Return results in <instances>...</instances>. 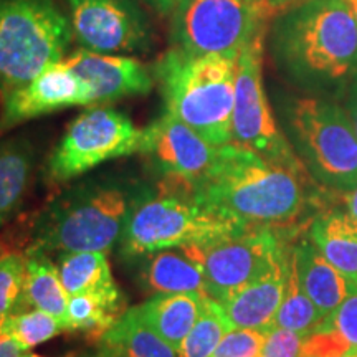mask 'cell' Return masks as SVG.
Masks as SVG:
<instances>
[{"instance_id": "d6a6232c", "label": "cell", "mask_w": 357, "mask_h": 357, "mask_svg": "<svg viewBox=\"0 0 357 357\" xmlns=\"http://www.w3.org/2000/svg\"><path fill=\"white\" fill-rule=\"evenodd\" d=\"M306 334L291 331V329L271 326L266 331L263 357H300L303 341Z\"/></svg>"}, {"instance_id": "e575fe53", "label": "cell", "mask_w": 357, "mask_h": 357, "mask_svg": "<svg viewBox=\"0 0 357 357\" xmlns=\"http://www.w3.org/2000/svg\"><path fill=\"white\" fill-rule=\"evenodd\" d=\"M25 351L12 337L0 334V357H22Z\"/></svg>"}, {"instance_id": "44dd1931", "label": "cell", "mask_w": 357, "mask_h": 357, "mask_svg": "<svg viewBox=\"0 0 357 357\" xmlns=\"http://www.w3.org/2000/svg\"><path fill=\"white\" fill-rule=\"evenodd\" d=\"M126 303L118 284L101 291L70 296L65 331H83L100 339L126 312Z\"/></svg>"}, {"instance_id": "ab89813d", "label": "cell", "mask_w": 357, "mask_h": 357, "mask_svg": "<svg viewBox=\"0 0 357 357\" xmlns=\"http://www.w3.org/2000/svg\"><path fill=\"white\" fill-rule=\"evenodd\" d=\"M93 357H114V356H113V354H111V352H108V351L101 349V352H100V354H96V356H93Z\"/></svg>"}, {"instance_id": "7a4b0ae2", "label": "cell", "mask_w": 357, "mask_h": 357, "mask_svg": "<svg viewBox=\"0 0 357 357\" xmlns=\"http://www.w3.org/2000/svg\"><path fill=\"white\" fill-rule=\"evenodd\" d=\"M192 189L218 215L243 229L288 225L305 208L300 172L235 142L217 147L212 166Z\"/></svg>"}, {"instance_id": "4dcf8cb0", "label": "cell", "mask_w": 357, "mask_h": 357, "mask_svg": "<svg viewBox=\"0 0 357 357\" xmlns=\"http://www.w3.org/2000/svg\"><path fill=\"white\" fill-rule=\"evenodd\" d=\"M352 351L354 349L341 334L318 326L305 336L300 357H342Z\"/></svg>"}, {"instance_id": "277c9868", "label": "cell", "mask_w": 357, "mask_h": 357, "mask_svg": "<svg viewBox=\"0 0 357 357\" xmlns=\"http://www.w3.org/2000/svg\"><path fill=\"white\" fill-rule=\"evenodd\" d=\"M71 40L55 0H0V96L63 60Z\"/></svg>"}, {"instance_id": "7bdbcfd3", "label": "cell", "mask_w": 357, "mask_h": 357, "mask_svg": "<svg viewBox=\"0 0 357 357\" xmlns=\"http://www.w3.org/2000/svg\"><path fill=\"white\" fill-rule=\"evenodd\" d=\"M258 357H263V356H258Z\"/></svg>"}, {"instance_id": "1f68e13d", "label": "cell", "mask_w": 357, "mask_h": 357, "mask_svg": "<svg viewBox=\"0 0 357 357\" xmlns=\"http://www.w3.org/2000/svg\"><path fill=\"white\" fill-rule=\"evenodd\" d=\"M319 326L339 333L352 349L357 351V291L346 298L331 314L326 316Z\"/></svg>"}, {"instance_id": "8992f818", "label": "cell", "mask_w": 357, "mask_h": 357, "mask_svg": "<svg viewBox=\"0 0 357 357\" xmlns=\"http://www.w3.org/2000/svg\"><path fill=\"white\" fill-rule=\"evenodd\" d=\"M280 10L271 0H176L172 47L190 55L238 58L253 40L268 33Z\"/></svg>"}, {"instance_id": "e0dca14e", "label": "cell", "mask_w": 357, "mask_h": 357, "mask_svg": "<svg viewBox=\"0 0 357 357\" xmlns=\"http://www.w3.org/2000/svg\"><path fill=\"white\" fill-rule=\"evenodd\" d=\"M293 252L303 288L323 318L331 314L346 298L357 291L354 284L333 263L326 260L310 238L294 245Z\"/></svg>"}, {"instance_id": "ffe728a7", "label": "cell", "mask_w": 357, "mask_h": 357, "mask_svg": "<svg viewBox=\"0 0 357 357\" xmlns=\"http://www.w3.org/2000/svg\"><path fill=\"white\" fill-rule=\"evenodd\" d=\"M205 298L204 294H155L136 310L141 319L177 352L197 323Z\"/></svg>"}, {"instance_id": "b9f144b4", "label": "cell", "mask_w": 357, "mask_h": 357, "mask_svg": "<svg viewBox=\"0 0 357 357\" xmlns=\"http://www.w3.org/2000/svg\"><path fill=\"white\" fill-rule=\"evenodd\" d=\"M22 357H43V356H38V354H24Z\"/></svg>"}, {"instance_id": "ee69618b", "label": "cell", "mask_w": 357, "mask_h": 357, "mask_svg": "<svg viewBox=\"0 0 357 357\" xmlns=\"http://www.w3.org/2000/svg\"><path fill=\"white\" fill-rule=\"evenodd\" d=\"M0 319H2V318H0Z\"/></svg>"}, {"instance_id": "74e56055", "label": "cell", "mask_w": 357, "mask_h": 357, "mask_svg": "<svg viewBox=\"0 0 357 357\" xmlns=\"http://www.w3.org/2000/svg\"><path fill=\"white\" fill-rule=\"evenodd\" d=\"M271 2L275 3V6H278V7H287V6H291V3H294V2H300V0H271Z\"/></svg>"}, {"instance_id": "8fae6325", "label": "cell", "mask_w": 357, "mask_h": 357, "mask_svg": "<svg viewBox=\"0 0 357 357\" xmlns=\"http://www.w3.org/2000/svg\"><path fill=\"white\" fill-rule=\"evenodd\" d=\"M181 250L202 268L207 296L222 305L260 275L284 247L273 229L258 227L231 231L205 243L185 245Z\"/></svg>"}, {"instance_id": "ac0fdd59", "label": "cell", "mask_w": 357, "mask_h": 357, "mask_svg": "<svg viewBox=\"0 0 357 357\" xmlns=\"http://www.w3.org/2000/svg\"><path fill=\"white\" fill-rule=\"evenodd\" d=\"M307 238L357 288V218L336 208L323 212L312 220Z\"/></svg>"}, {"instance_id": "2e32d148", "label": "cell", "mask_w": 357, "mask_h": 357, "mask_svg": "<svg viewBox=\"0 0 357 357\" xmlns=\"http://www.w3.org/2000/svg\"><path fill=\"white\" fill-rule=\"evenodd\" d=\"M287 268L288 250L284 248L260 275L222 303L231 328L268 331L273 326L283 300Z\"/></svg>"}, {"instance_id": "60d3db41", "label": "cell", "mask_w": 357, "mask_h": 357, "mask_svg": "<svg viewBox=\"0 0 357 357\" xmlns=\"http://www.w3.org/2000/svg\"><path fill=\"white\" fill-rule=\"evenodd\" d=\"M342 357H357V351H352V352H349V354H346Z\"/></svg>"}, {"instance_id": "8d00e7d4", "label": "cell", "mask_w": 357, "mask_h": 357, "mask_svg": "<svg viewBox=\"0 0 357 357\" xmlns=\"http://www.w3.org/2000/svg\"><path fill=\"white\" fill-rule=\"evenodd\" d=\"M346 207L347 212L357 218V185L352 190L346 192Z\"/></svg>"}, {"instance_id": "f1b7e54d", "label": "cell", "mask_w": 357, "mask_h": 357, "mask_svg": "<svg viewBox=\"0 0 357 357\" xmlns=\"http://www.w3.org/2000/svg\"><path fill=\"white\" fill-rule=\"evenodd\" d=\"M25 253L0 255V318L17 312L24 294Z\"/></svg>"}, {"instance_id": "5b68a950", "label": "cell", "mask_w": 357, "mask_h": 357, "mask_svg": "<svg viewBox=\"0 0 357 357\" xmlns=\"http://www.w3.org/2000/svg\"><path fill=\"white\" fill-rule=\"evenodd\" d=\"M243 230L197 197L192 184L174 178V189L146 200L131 211L121 235L123 253L139 257L160 250L205 243Z\"/></svg>"}, {"instance_id": "d4e9b609", "label": "cell", "mask_w": 357, "mask_h": 357, "mask_svg": "<svg viewBox=\"0 0 357 357\" xmlns=\"http://www.w3.org/2000/svg\"><path fill=\"white\" fill-rule=\"evenodd\" d=\"M58 270L70 296L116 287L113 275H111L108 253H66L60 260Z\"/></svg>"}, {"instance_id": "9a60e30c", "label": "cell", "mask_w": 357, "mask_h": 357, "mask_svg": "<svg viewBox=\"0 0 357 357\" xmlns=\"http://www.w3.org/2000/svg\"><path fill=\"white\" fill-rule=\"evenodd\" d=\"M63 61L89 88L91 106L126 96L147 95L154 84L149 70L132 56L79 48L73 55L63 58Z\"/></svg>"}, {"instance_id": "5bb4252c", "label": "cell", "mask_w": 357, "mask_h": 357, "mask_svg": "<svg viewBox=\"0 0 357 357\" xmlns=\"http://www.w3.org/2000/svg\"><path fill=\"white\" fill-rule=\"evenodd\" d=\"M142 153L153 155L171 178L195 184L212 166L217 147L164 109L155 121L144 128Z\"/></svg>"}, {"instance_id": "d590c367", "label": "cell", "mask_w": 357, "mask_h": 357, "mask_svg": "<svg viewBox=\"0 0 357 357\" xmlns=\"http://www.w3.org/2000/svg\"><path fill=\"white\" fill-rule=\"evenodd\" d=\"M149 7H153L155 12H159L160 15H167L172 13L174 6H176V0H144Z\"/></svg>"}, {"instance_id": "30bf717a", "label": "cell", "mask_w": 357, "mask_h": 357, "mask_svg": "<svg viewBox=\"0 0 357 357\" xmlns=\"http://www.w3.org/2000/svg\"><path fill=\"white\" fill-rule=\"evenodd\" d=\"M129 200L119 189H98L71 202L52 217L30 248L42 252L109 253L121 238L129 217Z\"/></svg>"}, {"instance_id": "6da1fadb", "label": "cell", "mask_w": 357, "mask_h": 357, "mask_svg": "<svg viewBox=\"0 0 357 357\" xmlns=\"http://www.w3.org/2000/svg\"><path fill=\"white\" fill-rule=\"evenodd\" d=\"M266 40L280 68L303 86H346L357 70V20L346 0H300L283 7Z\"/></svg>"}, {"instance_id": "603a6c76", "label": "cell", "mask_w": 357, "mask_h": 357, "mask_svg": "<svg viewBox=\"0 0 357 357\" xmlns=\"http://www.w3.org/2000/svg\"><path fill=\"white\" fill-rule=\"evenodd\" d=\"M146 283L155 294H204L205 276L199 263L171 250L155 252L146 268Z\"/></svg>"}, {"instance_id": "d6986e66", "label": "cell", "mask_w": 357, "mask_h": 357, "mask_svg": "<svg viewBox=\"0 0 357 357\" xmlns=\"http://www.w3.org/2000/svg\"><path fill=\"white\" fill-rule=\"evenodd\" d=\"M70 294L63 287L60 270L48 255L38 248H29L25 253V283L19 305L20 312L26 307L42 310L55 316L65 329Z\"/></svg>"}, {"instance_id": "cb8c5ba5", "label": "cell", "mask_w": 357, "mask_h": 357, "mask_svg": "<svg viewBox=\"0 0 357 357\" xmlns=\"http://www.w3.org/2000/svg\"><path fill=\"white\" fill-rule=\"evenodd\" d=\"M32 164L33 151L29 141L15 137L0 142V225L20 207L30 184Z\"/></svg>"}, {"instance_id": "9c48e42d", "label": "cell", "mask_w": 357, "mask_h": 357, "mask_svg": "<svg viewBox=\"0 0 357 357\" xmlns=\"http://www.w3.org/2000/svg\"><path fill=\"white\" fill-rule=\"evenodd\" d=\"M144 129L134 126L126 114L102 106H88L70 124L53 151L48 172L66 182L106 160L142 153Z\"/></svg>"}, {"instance_id": "3957f363", "label": "cell", "mask_w": 357, "mask_h": 357, "mask_svg": "<svg viewBox=\"0 0 357 357\" xmlns=\"http://www.w3.org/2000/svg\"><path fill=\"white\" fill-rule=\"evenodd\" d=\"M238 58L190 55L172 47L154 65L164 109L212 146L231 142V114Z\"/></svg>"}, {"instance_id": "f546056e", "label": "cell", "mask_w": 357, "mask_h": 357, "mask_svg": "<svg viewBox=\"0 0 357 357\" xmlns=\"http://www.w3.org/2000/svg\"><path fill=\"white\" fill-rule=\"evenodd\" d=\"M266 331L231 329L223 336L211 357H258L261 356Z\"/></svg>"}, {"instance_id": "836d02e7", "label": "cell", "mask_w": 357, "mask_h": 357, "mask_svg": "<svg viewBox=\"0 0 357 357\" xmlns=\"http://www.w3.org/2000/svg\"><path fill=\"white\" fill-rule=\"evenodd\" d=\"M346 113L349 116L352 126L357 134V70L346 84Z\"/></svg>"}, {"instance_id": "4fadbf2b", "label": "cell", "mask_w": 357, "mask_h": 357, "mask_svg": "<svg viewBox=\"0 0 357 357\" xmlns=\"http://www.w3.org/2000/svg\"><path fill=\"white\" fill-rule=\"evenodd\" d=\"M91 105L89 88L61 60L48 66L32 82L2 96L0 131L71 106Z\"/></svg>"}, {"instance_id": "52a82bcc", "label": "cell", "mask_w": 357, "mask_h": 357, "mask_svg": "<svg viewBox=\"0 0 357 357\" xmlns=\"http://www.w3.org/2000/svg\"><path fill=\"white\" fill-rule=\"evenodd\" d=\"M287 123L303 164L321 184L349 192L357 185V134L346 109L319 96L288 102Z\"/></svg>"}, {"instance_id": "f35d334b", "label": "cell", "mask_w": 357, "mask_h": 357, "mask_svg": "<svg viewBox=\"0 0 357 357\" xmlns=\"http://www.w3.org/2000/svg\"><path fill=\"white\" fill-rule=\"evenodd\" d=\"M346 3L349 6V8L352 10V15H354L357 20V0H346Z\"/></svg>"}, {"instance_id": "484cf974", "label": "cell", "mask_w": 357, "mask_h": 357, "mask_svg": "<svg viewBox=\"0 0 357 357\" xmlns=\"http://www.w3.org/2000/svg\"><path fill=\"white\" fill-rule=\"evenodd\" d=\"M323 319V314H321L314 303L311 301V298L306 294L305 288H303L291 247L288 250V268L283 300H281L280 310L275 316L273 326L307 334L314 328H318Z\"/></svg>"}, {"instance_id": "7402d4cb", "label": "cell", "mask_w": 357, "mask_h": 357, "mask_svg": "<svg viewBox=\"0 0 357 357\" xmlns=\"http://www.w3.org/2000/svg\"><path fill=\"white\" fill-rule=\"evenodd\" d=\"M100 344L114 357H177L176 349L141 319L136 306L102 334Z\"/></svg>"}, {"instance_id": "83f0119b", "label": "cell", "mask_w": 357, "mask_h": 357, "mask_svg": "<svg viewBox=\"0 0 357 357\" xmlns=\"http://www.w3.org/2000/svg\"><path fill=\"white\" fill-rule=\"evenodd\" d=\"M61 331L65 329L60 321L42 310L12 312L0 319V334H6L15 342H19L24 351L42 344Z\"/></svg>"}, {"instance_id": "7c38bea8", "label": "cell", "mask_w": 357, "mask_h": 357, "mask_svg": "<svg viewBox=\"0 0 357 357\" xmlns=\"http://www.w3.org/2000/svg\"><path fill=\"white\" fill-rule=\"evenodd\" d=\"M73 38L98 53L146 52L153 25L136 0H65Z\"/></svg>"}, {"instance_id": "4316f807", "label": "cell", "mask_w": 357, "mask_h": 357, "mask_svg": "<svg viewBox=\"0 0 357 357\" xmlns=\"http://www.w3.org/2000/svg\"><path fill=\"white\" fill-rule=\"evenodd\" d=\"M231 329L220 303L207 296L197 323L178 346L177 357H211Z\"/></svg>"}, {"instance_id": "ba28073f", "label": "cell", "mask_w": 357, "mask_h": 357, "mask_svg": "<svg viewBox=\"0 0 357 357\" xmlns=\"http://www.w3.org/2000/svg\"><path fill=\"white\" fill-rule=\"evenodd\" d=\"M266 35L253 40L238 56L231 142L260 154L271 162L303 174L305 164L276 123L263 84V53Z\"/></svg>"}]
</instances>
